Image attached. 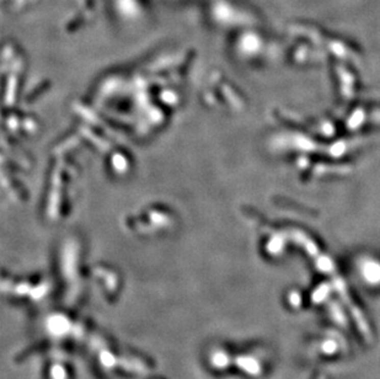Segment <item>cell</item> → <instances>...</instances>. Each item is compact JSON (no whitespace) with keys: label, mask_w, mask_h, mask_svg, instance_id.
Wrapping results in <instances>:
<instances>
[{"label":"cell","mask_w":380,"mask_h":379,"mask_svg":"<svg viewBox=\"0 0 380 379\" xmlns=\"http://www.w3.org/2000/svg\"><path fill=\"white\" fill-rule=\"evenodd\" d=\"M239 363L242 368L245 369L246 372H249L250 374H259L260 373V365L256 360L251 357H244L239 360Z\"/></svg>","instance_id":"obj_1"},{"label":"cell","mask_w":380,"mask_h":379,"mask_svg":"<svg viewBox=\"0 0 380 379\" xmlns=\"http://www.w3.org/2000/svg\"><path fill=\"white\" fill-rule=\"evenodd\" d=\"M326 287H327V286H322L321 288H319L318 291H316L315 293L313 294V300H314V302L320 303V302H322V300L325 299L326 295H327V292H328V289L326 288Z\"/></svg>","instance_id":"obj_2"},{"label":"cell","mask_w":380,"mask_h":379,"mask_svg":"<svg viewBox=\"0 0 380 379\" xmlns=\"http://www.w3.org/2000/svg\"><path fill=\"white\" fill-rule=\"evenodd\" d=\"M324 351L326 353H332V352L336 351V344L334 341H327L324 344Z\"/></svg>","instance_id":"obj_3"},{"label":"cell","mask_w":380,"mask_h":379,"mask_svg":"<svg viewBox=\"0 0 380 379\" xmlns=\"http://www.w3.org/2000/svg\"><path fill=\"white\" fill-rule=\"evenodd\" d=\"M290 302H292L293 306L297 307V306H299V303H300V298H299L298 294L292 295V297H290Z\"/></svg>","instance_id":"obj_4"}]
</instances>
